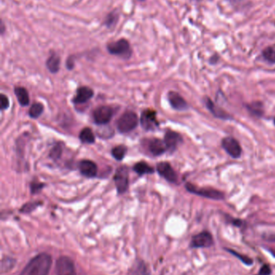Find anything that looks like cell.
<instances>
[{"label":"cell","mask_w":275,"mask_h":275,"mask_svg":"<svg viewBox=\"0 0 275 275\" xmlns=\"http://www.w3.org/2000/svg\"><path fill=\"white\" fill-rule=\"evenodd\" d=\"M52 258L49 254H40L28 262L20 275H48L50 270Z\"/></svg>","instance_id":"1"},{"label":"cell","mask_w":275,"mask_h":275,"mask_svg":"<svg viewBox=\"0 0 275 275\" xmlns=\"http://www.w3.org/2000/svg\"><path fill=\"white\" fill-rule=\"evenodd\" d=\"M107 49L110 54L119 56L120 58L125 59V60L130 58L133 54L131 45H130L129 41L125 38H120L117 41L108 43L107 45Z\"/></svg>","instance_id":"2"},{"label":"cell","mask_w":275,"mask_h":275,"mask_svg":"<svg viewBox=\"0 0 275 275\" xmlns=\"http://www.w3.org/2000/svg\"><path fill=\"white\" fill-rule=\"evenodd\" d=\"M138 122L137 114H135L133 111H126L119 117L116 122V126L120 133L126 134L134 130L135 128L137 127Z\"/></svg>","instance_id":"3"},{"label":"cell","mask_w":275,"mask_h":275,"mask_svg":"<svg viewBox=\"0 0 275 275\" xmlns=\"http://www.w3.org/2000/svg\"><path fill=\"white\" fill-rule=\"evenodd\" d=\"M186 188L191 193L195 194L197 196H203V197L208 198L211 200H221L225 199V195L223 192L213 189V188H199L191 183L186 184Z\"/></svg>","instance_id":"4"},{"label":"cell","mask_w":275,"mask_h":275,"mask_svg":"<svg viewBox=\"0 0 275 275\" xmlns=\"http://www.w3.org/2000/svg\"><path fill=\"white\" fill-rule=\"evenodd\" d=\"M214 245V240L211 233L203 231L192 237L190 246L192 249L209 248Z\"/></svg>","instance_id":"5"},{"label":"cell","mask_w":275,"mask_h":275,"mask_svg":"<svg viewBox=\"0 0 275 275\" xmlns=\"http://www.w3.org/2000/svg\"><path fill=\"white\" fill-rule=\"evenodd\" d=\"M114 110L108 106L98 107L93 112V119L97 125H106L111 120Z\"/></svg>","instance_id":"6"},{"label":"cell","mask_w":275,"mask_h":275,"mask_svg":"<svg viewBox=\"0 0 275 275\" xmlns=\"http://www.w3.org/2000/svg\"><path fill=\"white\" fill-rule=\"evenodd\" d=\"M57 275H76V269L74 262L68 257H60L56 264Z\"/></svg>","instance_id":"7"},{"label":"cell","mask_w":275,"mask_h":275,"mask_svg":"<svg viewBox=\"0 0 275 275\" xmlns=\"http://www.w3.org/2000/svg\"><path fill=\"white\" fill-rule=\"evenodd\" d=\"M141 124L144 130H148V131L155 130V129H157L159 126V122L157 119L156 111H152L150 109L144 110L141 113Z\"/></svg>","instance_id":"8"},{"label":"cell","mask_w":275,"mask_h":275,"mask_svg":"<svg viewBox=\"0 0 275 275\" xmlns=\"http://www.w3.org/2000/svg\"><path fill=\"white\" fill-rule=\"evenodd\" d=\"M114 181H115L118 193H125L129 188V180L128 169L125 167H119L115 173V177H114Z\"/></svg>","instance_id":"9"},{"label":"cell","mask_w":275,"mask_h":275,"mask_svg":"<svg viewBox=\"0 0 275 275\" xmlns=\"http://www.w3.org/2000/svg\"><path fill=\"white\" fill-rule=\"evenodd\" d=\"M157 170L161 177L166 179L168 182L172 184H177L178 177L175 170L172 167L171 165L167 162H161L157 164Z\"/></svg>","instance_id":"10"},{"label":"cell","mask_w":275,"mask_h":275,"mask_svg":"<svg viewBox=\"0 0 275 275\" xmlns=\"http://www.w3.org/2000/svg\"><path fill=\"white\" fill-rule=\"evenodd\" d=\"M222 148L232 158H239L241 155L242 149L237 140L234 138L226 137L222 140Z\"/></svg>","instance_id":"11"},{"label":"cell","mask_w":275,"mask_h":275,"mask_svg":"<svg viewBox=\"0 0 275 275\" xmlns=\"http://www.w3.org/2000/svg\"><path fill=\"white\" fill-rule=\"evenodd\" d=\"M78 169L81 174L87 178H94L98 171L97 165L93 161L83 159L78 163Z\"/></svg>","instance_id":"12"},{"label":"cell","mask_w":275,"mask_h":275,"mask_svg":"<svg viewBox=\"0 0 275 275\" xmlns=\"http://www.w3.org/2000/svg\"><path fill=\"white\" fill-rule=\"evenodd\" d=\"M94 96L93 89L87 86H82L77 89L76 95L74 96L72 101L75 104H84L90 101Z\"/></svg>","instance_id":"13"},{"label":"cell","mask_w":275,"mask_h":275,"mask_svg":"<svg viewBox=\"0 0 275 275\" xmlns=\"http://www.w3.org/2000/svg\"><path fill=\"white\" fill-rule=\"evenodd\" d=\"M168 100L171 107L176 111H185L188 108L187 101L177 92L170 91L168 93Z\"/></svg>","instance_id":"14"},{"label":"cell","mask_w":275,"mask_h":275,"mask_svg":"<svg viewBox=\"0 0 275 275\" xmlns=\"http://www.w3.org/2000/svg\"><path fill=\"white\" fill-rule=\"evenodd\" d=\"M164 142L167 150L170 151H175L178 144L182 142L181 136L177 132L168 130L165 134Z\"/></svg>","instance_id":"15"},{"label":"cell","mask_w":275,"mask_h":275,"mask_svg":"<svg viewBox=\"0 0 275 275\" xmlns=\"http://www.w3.org/2000/svg\"><path fill=\"white\" fill-rule=\"evenodd\" d=\"M148 149L154 156L162 155L167 151L164 140H161L159 139H152V140H148Z\"/></svg>","instance_id":"16"},{"label":"cell","mask_w":275,"mask_h":275,"mask_svg":"<svg viewBox=\"0 0 275 275\" xmlns=\"http://www.w3.org/2000/svg\"><path fill=\"white\" fill-rule=\"evenodd\" d=\"M45 65L51 74H57L60 70V57L59 55L54 52L51 53L50 56L45 62Z\"/></svg>","instance_id":"17"},{"label":"cell","mask_w":275,"mask_h":275,"mask_svg":"<svg viewBox=\"0 0 275 275\" xmlns=\"http://www.w3.org/2000/svg\"><path fill=\"white\" fill-rule=\"evenodd\" d=\"M14 90H15V94L17 97L18 101L22 107H27L29 105V94L25 88L17 86Z\"/></svg>","instance_id":"18"},{"label":"cell","mask_w":275,"mask_h":275,"mask_svg":"<svg viewBox=\"0 0 275 275\" xmlns=\"http://www.w3.org/2000/svg\"><path fill=\"white\" fill-rule=\"evenodd\" d=\"M119 20V15L116 11H112L104 18V25L108 29H114Z\"/></svg>","instance_id":"19"},{"label":"cell","mask_w":275,"mask_h":275,"mask_svg":"<svg viewBox=\"0 0 275 275\" xmlns=\"http://www.w3.org/2000/svg\"><path fill=\"white\" fill-rule=\"evenodd\" d=\"M205 103H206L207 109L211 111V114L214 115V116L217 117V118H222V119H228L229 118V115L223 110H221L220 107H217L211 99L207 98Z\"/></svg>","instance_id":"20"},{"label":"cell","mask_w":275,"mask_h":275,"mask_svg":"<svg viewBox=\"0 0 275 275\" xmlns=\"http://www.w3.org/2000/svg\"><path fill=\"white\" fill-rule=\"evenodd\" d=\"M133 170H134L135 173H137L139 176H144V175L155 173V168L149 166L144 161H141V162L136 163L133 166Z\"/></svg>","instance_id":"21"},{"label":"cell","mask_w":275,"mask_h":275,"mask_svg":"<svg viewBox=\"0 0 275 275\" xmlns=\"http://www.w3.org/2000/svg\"><path fill=\"white\" fill-rule=\"evenodd\" d=\"M79 139L83 144H92L96 141L94 133L90 128H84L79 134Z\"/></svg>","instance_id":"22"},{"label":"cell","mask_w":275,"mask_h":275,"mask_svg":"<svg viewBox=\"0 0 275 275\" xmlns=\"http://www.w3.org/2000/svg\"><path fill=\"white\" fill-rule=\"evenodd\" d=\"M127 151L128 148L126 146H116L113 149L111 150V155L113 156L114 159L120 161L125 158V155L127 154Z\"/></svg>","instance_id":"23"},{"label":"cell","mask_w":275,"mask_h":275,"mask_svg":"<svg viewBox=\"0 0 275 275\" xmlns=\"http://www.w3.org/2000/svg\"><path fill=\"white\" fill-rule=\"evenodd\" d=\"M43 112L44 106L41 103L37 102L33 104V106L30 107L28 115H29L30 118L37 119L43 114Z\"/></svg>","instance_id":"24"},{"label":"cell","mask_w":275,"mask_h":275,"mask_svg":"<svg viewBox=\"0 0 275 275\" xmlns=\"http://www.w3.org/2000/svg\"><path fill=\"white\" fill-rule=\"evenodd\" d=\"M248 110L251 114L255 116L261 117L263 114V109H262V104L261 102H254L253 104L249 105Z\"/></svg>","instance_id":"25"},{"label":"cell","mask_w":275,"mask_h":275,"mask_svg":"<svg viewBox=\"0 0 275 275\" xmlns=\"http://www.w3.org/2000/svg\"><path fill=\"white\" fill-rule=\"evenodd\" d=\"M62 155H63V146L62 144H57L51 150L49 157L53 160H57L60 159Z\"/></svg>","instance_id":"26"},{"label":"cell","mask_w":275,"mask_h":275,"mask_svg":"<svg viewBox=\"0 0 275 275\" xmlns=\"http://www.w3.org/2000/svg\"><path fill=\"white\" fill-rule=\"evenodd\" d=\"M262 55H263L264 58L267 60L268 62L275 64V49L271 48V47L266 48L263 51Z\"/></svg>","instance_id":"27"},{"label":"cell","mask_w":275,"mask_h":275,"mask_svg":"<svg viewBox=\"0 0 275 275\" xmlns=\"http://www.w3.org/2000/svg\"><path fill=\"white\" fill-rule=\"evenodd\" d=\"M226 250L228 252L231 253L232 255L236 256V258L240 259V261H241L243 263L246 264V265H253V262H254V261H253V259H251V258L247 257V256L242 255V254H239V253L236 252V251H235V250H231V249H226Z\"/></svg>","instance_id":"28"},{"label":"cell","mask_w":275,"mask_h":275,"mask_svg":"<svg viewBox=\"0 0 275 275\" xmlns=\"http://www.w3.org/2000/svg\"><path fill=\"white\" fill-rule=\"evenodd\" d=\"M40 205V203L38 202H30V203H25L23 207L21 208V213H31L37 209Z\"/></svg>","instance_id":"29"},{"label":"cell","mask_w":275,"mask_h":275,"mask_svg":"<svg viewBox=\"0 0 275 275\" xmlns=\"http://www.w3.org/2000/svg\"><path fill=\"white\" fill-rule=\"evenodd\" d=\"M44 187H45V184H41V183L32 182L31 185H30V188H31V193H38V192H40L41 190H42V188H43Z\"/></svg>","instance_id":"30"},{"label":"cell","mask_w":275,"mask_h":275,"mask_svg":"<svg viewBox=\"0 0 275 275\" xmlns=\"http://www.w3.org/2000/svg\"><path fill=\"white\" fill-rule=\"evenodd\" d=\"M0 101H1V111H4V110H7V109L10 106V101H9V99L7 97L5 94L2 93L0 95Z\"/></svg>","instance_id":"31"},{"label":"cell","mask_w":275,"mask_h":275,"mask_svg":"<svg viewBox=\"0 0 275 275\" xmlns=\"http://www.w3.org/2000/svg\"><path fill=\"white\" fill-rule=\"evenodd\" d=\"M272 270L271 268L267 264L262 265V268L260 269L259 272H258L257 275H270L271 274Z\"/></svg>","instance_id":"32"},{"label":"cell","mask_w":275,"mask_h":275,"mask_svg":"<svg viewBox=\"0 0 275 275\" xmlns=\"http://www.w3.org/2000/svg\"><path fill=\"white\" fill-rule=\"evenodd\" d=\"M14 263H13V260L10 259V258H6V262H4V261H3L2 263V270L3 271H4V270H8V269H11V268L13 266Z\"/></svg>","instance_id":"33"},{"label":"cell","mask_w":275,"mask_h":275,"mask_svg":"<svg viewBox=\"0 0 275 275\" xmlns=\"http://www.w3.org/2000/svg\"><path fill=\"white\" fill-rule=\"evenodd\" d=\"M67 67L69 70H72L74 67V57L73 56H69L67 60Z\"/></svg>","instance_id":"34"},{"label":"cell","mask_w":275,"mask_h":275,"mask_svg":"<svg viewBox=\"0 0 275 275\" xmlns=\"http://www.w3.org/2000/svg\"><path fill=\"white\" fill-rule=\"evenodd\" d=\"M228 222L232 223V224H233V225H236V226L241 227L243 225V221H240V220L232 219L231 217L230 218L228 217Z\"/></svg>","instance_id":"35"},{"label":"cell","mask_w":275,"mask_h":275,"mask_svg":"<svg viewBox=\"0 0 275 275\" xmlns=\"http://www.w3.org/2000/svg\"><path fill=\"white\" fill-rule=\"evenodd\" d=\"M5 31H6V27H5L4 21L1 20V25H0V32H1V35L4 36Z\"/></svg>","instance_id":"36"},{"label":"cell","mask_w":275,"mask_h":275,"mask_svg":"<svg viewBox=\"0 0 275 275\" xmlns=\"http://www.w3.org/2000/svg\"><path fill=\"white\" fill-rule=\"evenodd\" d=\"M139 1H141V2H143V1H144V0H139Z\"/></svg>","instance_id":"37"},{"label":"cell","mask_w":275,"mask_h":275,"mask_svg":"<svg viewBox=\"0 0 275 275\" xmlns=\"http://www.w3.org/2000/svg\"><path fill=\"white\" fill-rule=\"evenodd\" d=\"M273 122H274V125H275V118H274V121H273Z\"/></svg>","instance_id":"38"}]
</instances>
